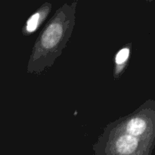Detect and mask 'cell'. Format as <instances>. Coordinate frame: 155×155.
I'll use <instances>...</instances> for the list:
<instances>
[{"mask_svg":"<svg viewBox=\"0 0 155 155\" xmlns=\"http://www.w3.org/2000/svg\"><path fill=\"white\" fill-rule=\"evenodd\" d=\"M154 115L152 109L147 107L146 104L132 114L109 124L106 128L152 141L155 136Z\"/></svg>","mask_w":155,"mask_h":155,"instance_id":"3","label":"cell"},{"mask_svg":"<svg viewBox=\"0 0 155 155\" xmlns=\"http://www.w3.org/2000/svg\"><path fill=\"white\" fill-rule=\"evenodd\" d=\"M51 8V5L49 3L44 4L36 13L33 14L28 19L25 27L24 28V33L26 34H30L36 31V29L39 27L42 23V21L45 19L47 15L49 14Z\"/></svg>","mask_w":155,"mask_h":155,"instance_id":"4","label":"cell"},{"mask_svg":"<svg viewBox=\"0 0 155 155\" xmlns=\"http://www.w3.org/2000/svg\"><path fill=\"white\" fill-rule=\"evenodd\" d=\"M77 2L58 9L36 40L28 63V71L40 74L54 63L69 39L74 23Z\"/></svg>","mask_w":155,"mask_h":155,"instance_id":"1","label":"cell"},{"mask_svg":"<svg viewBox=\"0 0 155 155\" xmlns=\"http://www.w3.org/2000/svg\"><path fill=\"white\" fill-rule=\"evenodd\" d=\"M130 56V48H124L117 53L116 56V61L117 64V68L116 71H115V74H118L121 72L122 68H124L125 63L128 60V58Z\"/></svg>","mask_w":155,"mask_h":155,"instance_id":"5","label":"cell"},{"mask_svg":"<svg viewBox=\"0 0 155 155\" xmlns=\"http://www.w3.org/2000/svg\"><path fill=\"white\" fill-rule=\"evenodd\" d=\"M151 142L105 128L93 150L95 155H151Z\"/></svg>","mask_w":155,"mask_h":155,"instance_id":"2","label":"cell"}]
</instances>
